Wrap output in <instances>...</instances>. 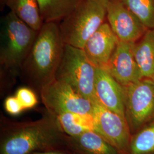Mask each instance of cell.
<instances>
[{
  "mask_svg": "<svg viewBox=\"0 0 154 154\" xmlns=\"http://www.w3.org/2000/svg\"><path fill=\"white\" fill-rule=\"evenodd\" d=\"M65 140L57 116L47 110L41 118L34 121L4 122L0 154H32L55 150Z\"/></svg>",
  "mask_w": 154,
  "mask_h": 154,
  "instance_id": "1",
  "label": "cell"
},
{
  "mask_svg": "<svg viewBox=\"0 0 154 154\" xmlns=\"http://www.w3.org/2000/svg\"><path fill=\"white\" fill-rule=\"evenodd\" d=\"M64 46L57 22H44L22 65V80L40 93L55 80Z\"/></svg>",
  "mask_w": 154,
  "mask_h": 154,
  "instance_id": "2",
  "label": "cell"
},
{
  "mask_svg": "<svg viewBox=\"0 0 154 154\" xmlns=\"http://www.w3.org/2000/svg\"><path fill=\"white\" fill-rule=\"evenodd\" d=\"M38 31H35L11 11L1 21V86L11 83L20 74Z\"/></svg>",
  "mask_w": 154,
  "mask_h": 154,
  "instance_id": "3",
  "label": "cell"
},
{
  "mask_svg": "<svg viewBox=\"0 0 154 154\" xmlns=\"http://www.w3.org/2000/svg\"><path fill=\"white\" fill-rule=\"evenodd\" d=\"M107 0H83L59 25L65 44L83 49L90 37L104 23Z\"/></svg>",
  "mask_w": 154,
  "mask_h": 154,
  "instance_id": "4",
  "label": "cell"
},
{
  "mask_svg": "<svg viewBox=\"0 0 154 154\" xmlns=\"http://www.w3.org/2000/svg\"><path fill=\"white\" fill-rule=\"evenodd\" d=\"M97 68L83 49L65 44L55 79L69 83L93 103L97 100L94 88Z\"/></svg>",
  "mask_w": 154,
  "mask_h": 154,
  "instance_id": "5",
  "label": "cell"
},
{
  "mask_svg": "<svg viewBox=\"0 0 154 154\" xmlns=\"http://www.w3.org/2000/svg\"><path fill=\"white\" fill-rule=\"evenodd\" d=\"M123 88L125 117L132 135L154 119V82L142 79Z\"/></svg>",
  "mask_w": 154,
  "mask_h": 154,
  "instance_id": "6",
  "label": "cell"
},
{
  "mask_svg": "<svg viewBox=\"0 0 154 154\" xmlns=\"http://www.w3.org/2000/svg\"><path fill=\"white\" fill-rule=\"evenodd\" d=\"M39 94L46 110L55 116L65 112L93 114V102L63 81L55 79Z\"/></svg>",
  "mask_w": 154,
  "mask_h": 154,
  "instance_id": "7",
  "label": "cell"
},
{
  "mask_svg": "<svg viewBox=\"0 0 154 154\" xmlns=\"http://www.w3.org/2000/svg\"><path fill=\"white\" fill-rule=\"evenodd\" d=\"M93 103L95 131L121 154H128L131 133L125 118L106 109L97 100Z\"/></svg>",
  "mask_w": 154,
  "mask_h": 154,
  "instance_id": "8",
  "label": "cell"
},
{
  "mask_svg": "<svg viewBox=\"0 0 154 154\" xmlns=\"http://www.w3.org/2000/svg\"><path fill=\"white\" fill-rule=\"evenodd\" d=\"M106 18L122 41L135 43L148 30L121 0H107Z\"/></svg>",
  "mask_w": 154,
  "mask_h": 154,
  "instance_id": "9",
  "label": "cell"
},
{
  "mask_svg": "<svg viewBox=\"0 0 154 154\" xmlns=\"http://www.w3.org/2000/svg\"><path fill=\"white\" fill-rule=\"evenodd\" d=\"M134 44L119 40L106 68L122 86L142 79L134 57Z\"/></svg>",
  "mask_w": 154,
  "mask_h": 154,
  "instance_id": "10",
  "label": "cell"
},
{
  "mask_svg": "<svg viewBox=\"0 0 154 154\" xmlns=\"http://www.w3.org/2000/svg\"><path fill=\"white\" fill-rule=\"evenodd\" d=\"M119 41L109 23L104 22L88 39L83 49L96 67L106 69Z\"/></svg>",
  "mask_w": 154,
  "mask_h": 154,
  "instance_id": "11",
  "label": "cell"
},
{
  "mask_svg": "<svg viewBox=\"0 0 154 154\" xmlns=\"http://www.w3.org/2000/svg\"><path fill=\"white\" fill-rule=\"evenodd\" d=\"M94 88L100 105L126 118L123 88L106 69L97 68Z\"/></svg>",
  "mask_w": 154,
  "mask_h": 154,
  "instance_id": "12",
  "label": "cell"
},
{
  "mask_svg": "<svg viewBox=\"0 0 154 154\" xmlns=\"http://www.w3.org/2000/svg\"><path fill=\"white\" fill-rule=\"evenodd\" d=\"M65 143L75 154H121L95 131H89L71 137L66 136Z\"/></svg>",
  "mask_w": 154,
  "mask_h": 154,
  "instance_id": "13",
  "label": "cell"
},
{
  "mask_svg": "<svg viewBox=\"0 0 154 154\" xmlns=\"http://www.w3.org/2000/svg\"><path fill=\"white\" fill-rule=\"evenodd\" d=\"M134 54L142 79L154 77V29L147 32L134 44Z\"/></svg>",
  "mask_w": 154,
  "mask_h": 154,
  "instance_id": "14",
  "label": "cell"
},
{
  "mask_svg": "<svg viewBox=\"0 0 154 154\" xmlns=\"http://www.w3.org/2000/svg\"><path fill=\"white\" fill-rule=\"evenodd\" d=\"M6 6L34 30L42 28L44 22L37 0H7Z\"/></svg>",
  "mask_w": 154,
  "mask_h": 154,
  "instance_id": "15",
  "label": "cell"
},
{
  "mask_svg": "<svg viewBox=\"0 0 154 154\" xmlns=\"http://www.w3.org/2000/svg\"><path fill=\"white\" fill-rule=\"evenodd\" d=\"M44 22H59L74 11L83 0H37Z\"/></svg>",
  "mask_w": 154,
  "mask_h": 154,
  "instance_id": "16",
  "label": "cell"
},
{
  "mask_svg": "<svg viewBox=\"0 0 154 154\" xmlns=\"http://www.w3.org/2000/svg\"><path fill=\"white\" fill-rule=\"evenodd\" d=\"M57 116L67 136L74 137L84 132L95 131V121L92 114L65 112Z\"/></svg>",
  "mask_w": 154,
  "mask_h": 154,
  "instance_id": "17",
  "label": "cell"
},
{
  "mask_svg": "<svg viewBox=\"0 0 154 154\" xmlns=\"http://www.w3.org/2000/svg\"><path fill=\"white\" fill-rule=\"evenodd\" d=\"M128 154H154V119L131 135Z\"/></svg>",
  "mask_w": 154,
  "mask_h": 154,
  "instance_id": "18",
  "label": "cell"
},
{
  "mask_svg": "<svg viewBox=\"0 0 154 154\" xmlns=\"http://www.w3.org/2000/svg\"><path fill=\"white\" fill-rule=\"evenodd\" d=\"M148 29H154V0H121Z\"/></svg>",
  "mask_w": 154,
  "mask_h": 154,
  "instance_id": "19",
  "label": "cell"
},
{
  "mask_svg": "<svg viewBox=\"0 0 154 154\" xmlns=\"http://www.w3.org/2000/svg\"><path fill=\"white\" fill-rule=\"evenodd\" d=\"M15 96L24 110L32 109L38 103L37 95L31 88L26 87L19 88L17 90Z\"/></svg>",
  "mask_w": 154,
  "mask_h": 154,
  "instance_id": "20",
  "label": "cell"
},
{
  "mask_svg": "<svg viewBox=\"0 0 154 154\" xmlns=\"http://www.w3.org/2000/svg\"><path fill=\"white\" fill-rule=\"evenodd\" d=\"M4 107L7 112L13 116L18 115L24 110L16 96L6 98L4 102Z\"/></svg>",
  "mask_w": 154,
  "mask_h": 154,
  "instance_id": "21",
  "label": "cell"
},
{
  "mask_svg": "<svg viewBox=\"0 0 154 154\" xmlns=\"http://www.w3.org/2000/svg\"><path fill=\"white\" fill-rule=\"evenodd\" d=\"M32 154H67L61 151H58L57 149L51 150V151H39L34 152Z\"/></svg>",
  "mask_w": 154,
  "mask_h": 154,
  "instance_id": "22",
  "label": "cell"
},
{
  "mask_svg": "<svg viewBox=\"0 0 154 154\" xmlns=\"http://www.w3.org/2000/svg\"><path fill=\"white\" fill-rule=\"evenodd\" d=\"M6 2H7V0H0V9H1V11H3V9L5 7Z\"/></svg>",
  "mask_w": 154,
  "mask_h": 154,
  "instance_id": "23",
  "label": "cell"
},
{
  "mask_svg": "<svg viewBox=\"0 0 154 154\" xmlns=\"http://www.w3.org/2000/svg\"><path fill=\"white\" fill-rule=\"evenodd\" d=\"M153 81H154V78H153Z\"/></svg>",
  "mask_w": 154,
  "mask_h": 154,
  "instance_id": "24",
  "label": "cell"
}]
</instances>
